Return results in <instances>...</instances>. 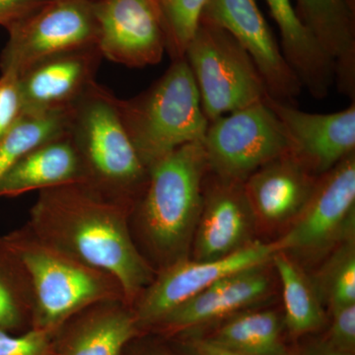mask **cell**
<instances>
[{
    "instance_id": "obj_1",
    "label": "cell",
    "mask_w": 355,
    "mask_h": 355,
    "mask_svg": "<svg viewBox=\"0 0 355 355\" xmlns=\"http://www.w3.org/2000/svg\"><path fill=\"white\" fill-rule=\"evenodd\" d=\"M130 209L87 184H65L39 191L26 225L41 241L113 275L132 307L156 272L133 242Z\"/></svg>"
},
{
    "instance_id": "obj_2",
    "label": "cell",
    "mask_w": 355,
    "mask_h": 355,
    "mask_svg": "<svg viewBox=\"0 0 355 355\" xmlns=\"http://www.w3.org/2000/svg\"><path fill=\"white\" fill-rule=\"evenodd\" d=\"M207 172L202 141L178 147L149 168L128 226L135 246L155 272L188 258L202 214Z\"/></svg>"
},
{
    "instance_id": "obj_3",
    "label": "cell",
    "mask_w": 355,
    "mask_h": 355,
    "mask_svg": "<svg viewBox=\"0 0 355 355\" xmlns=\"http://www.w3.org/2000/svg\"><path fill=\"white\" fill-rule=\"evenodd\" d=\"M31 284L32 330L53 334L67 320L103 301L125 300L113 275L71 258L37 238L27 225L0 237Z\"/></svg>"
},
{
    "instance_id": "obj_4",
    "label": "cell",
    "mask_w": 355,
    "mask_h": 355,
    "mask_svg": "<svg viewBox=\"0 0 355 355\" xmlns=\"http://www.w3.org/2000/svg\"><path fill=\"white\" fill-rule=\"evenodd\" d=\"M118 99L94 81L70 112L69 135L85 166V184L132 207L146 188L149 170L123 125Z\"/></svg>"
},
{
    "instance_id": "obj_5",
    "label": "cell",
    "mask_w": 355,
    "mask_h": 355,
    "mask_svg": "<svg viewBox=\"0 0 355 355\" xmlns=\"http://www.w3.org/2000/svg\"><path fill=\"white\" fill-rule=\"evenodd\" d=\"M123 125L147 169L178 147L202 141L209 121L186 58L173 60L146 92L118 99Z\"/></svg>"
},
{
    "instance_id": "obj_6",
    "label": "cell",
    "mask_w": 355,
    "mask_h": 355,
    "mask_svg": "<svg viewBox=\"0 0 355 355\" xmlns=\"http://www.w3.org/2000/svg\"><path fill=\"white\" fill-rule=\"evenodd\" d=\"M184 58L207 120L265 101L268 91L253 60L223 28L200 20Z\"/></svg>"
},
{
    "instance_id": "obj_7",
    "label": "cell",
    "mask_w": 355,
    "mask_h": 355,
    "mask_svg": "<svg viewBox=\"0 0 355 355\" xmlns=\"http://www.w3.org/2000/svg\"><path fill=\"white\" fill-rule=\"evenodd\" d=\"M202 142L209 171L241 183L266 163L291 151L282 121L266 101L210 121Z\"/></svg>"
},
{
    "instance_id": "obj_8",
    "label": "cell",
    "mask_w": 355,
    "mask_h": 355,
    "mask_svg": "<svg viewBox=\"0 0 355 355\" xmlns=\"http://www.w3.org/2000/svg\"><path fill=\"white\" fill-rule=\"evenodd\" d=\"M7 30L9 40L2 51L0 69L19 76L53 55L98 46L92 0H46Z\"/></svg>"
},
{
    "instance_id": "obj_9",
    "label": "cell",
    "mask_w": 355,
    "mask_h": 355,
    "mask_svg": "<svg viewBox=\"0 0 355 355\" xmlns=\"http://www.w3.org/2000/svg\"><path fill=\"white\" fill-rule=\"evenodd\" d=\"M277 252L280 249L277 241H253L218 260H191L188 257L158 270L132 305L141 334L224 277L254 266H266Z\"/></svg>"
},
{
    "instance_id": "obj_10",
    "label": "cell",
    "mask_w": 355,
    "mask_h": 355,
    "mask_svg": "<svg viewBox=\"0 0 355 355\" xmlns=\"http://www.w3.org/2000/svg\"><path fill=\"white\" fill-rule=\"evenodd\" d=\"M355 154L319 177L307 202L286 234L277 240L280 252L317 256L354 237Z\"/></svg>"
},
{
    "instance_id": "obj_11",
    "label": "cell",
    "mask_w": 355,
    "mask_h": 355,
    "mask_svg": "<svg viewBox=\"0 0 355 355\" xmlns=\"http://www.w3.org/2000/svg\"><path fill=\"white\" fill-rule=\"evenodd\" d=\"M102 57L128 67L158 64L166 39L158 0L94 1Z\"/></svg>"
},
{
    "instance_id": "obj_12",
    "label": "cell",
    "mask_w": 355,
    "mask_h": 355,
    "mask_svg": "<svg viewBox=\"0 0 355 355\" xmlns=\"http://www.w3.org/2000/svg\"><path fill=\"white\" fill-rule=\"evenodd\" d=\"M223 28L253 60L268 97L292 101L300 95L302 83L280 50L256 0H209L202 19Z\"/></svg>"
},
{
    "instance_id": "obj_13",
    "label": "cell",
    "mask_w": 355,
    "mask_h": 355,
    "mask_svg": "<svg viewBox=\"0 0 355 355\" xmlns=\"http://www.w3.org/2000/svg\"><path fill=\"white\" fill-rule=\"evenodd\" d=\"M265 101L282 121L291 153L317 176L355 153L354 102L336 113L311 114L268 96Z\"/></svg>"
},
{
    "instance_id": "obj_14",
    "label": "cell",
    "mask_w": 355,
    "mask_h": 355,
    "mask_svg": "<svg viewBox=\"0 0 355 355\" xmlns=\"http://www.w3.org/2000/svg\"><path fill=\"white\" fill-rule=\"evenodd\" d=\"M210 174L211 182L203 181V207L191 243L197 261L218 260L253 242L256 216L243 183Z\"/></svg>"
},
{
    "instance_id": "obj_15",
    "label": "cell",
    "mask_w": 355,
    "mask_h": 355,
    "mask_svg": "<svg viewBox=\"0 0 355 355\" xmlns=\"http://www.w3.org/2000/svg\"><path fill=\"white\" fill-rule=\"evenodd\" d=\"M102 53L98 46L58 53L20 76L24 114L69 111L95 81Z\"/></svg>"
},
{
    "instance_id": "obj_16",
    "label": "cell",
    "mask_w": 355,
    "mask_h": 355,
    "mask_svg": "<svg viewBox=\"0 0 355 355\" xmlns=\"http://www.w3.org/2000/svg\"><path fill=\"white\" fill-rule=\"evenodd\" d=\"M140 334L125 301H103L79 311L53 331L50 355H123Z\"/></svg>"
},
{
    "instance_id": "obj_17",
    "label": "cell",
    "mask_w": 355,
    "mask_h": 355,
    "mask_svg": "<svg viewBox=\"0 0 355 355\" xmlns=\"http://www.w3.org/2000/svg\"><path fill=\"white\" fill-rule=\"evenodd\" d=\"M268 291L270 279L265 266L247 268L212 284L168 313L144 334L156 333L170 338L239 312L265 297Z\"/></svg>"
},
{
    "instance_id": "obj_18",
    "label": "cell",
    "mask_w": 355,
    "mask_h": 355,
    "mask_svg": "<svg viewBox=\"0 0 355 355\" xmlns=\"http://www.w3.org/2000/svg\"><path fill=\"white\" fill-rule=\"evenodd\" d=\"M317 175L293 153L266 163L245 180V193L256 219L270 224L293 220L314 190Z\"/></svg>"
},
{
    "instance_id": "obj_19",
    "label": "cell",
    "mask_w": 355,
    "mask_h": 355,
    "mask_svg": "<svg viewBox=\"0 0 355 355\" xmlns=\"http://www.w3.org/2000/svg\"><path fill=\"white\" fill-rule=\"evenodd\" d=\"M299 18L333 60L335 83L355 101L354 0H297Z\"/></svg>"
},
{
    "instance_id": "obj_20",
    "label": "cell",
    "mask_w": 355,
    "mask_h": 355,
    "mask_svg": "<svg viewBox=\"0 0 355 355\" xmlns=\"http://www.w3.org/2000/svg\"><path fill=\"white\" fill-rule=\"evenodd\" d=\"M86 181L83 159L67 133L25 154L0 181V198H15L29 191Z\"/></svg>"
},
{
    "instance_id": "obj_21",
    "label": "cell",
    "mask_w": 355,
    "mask_h": 355,
    "mask_svg": "<svg viewBox=\"0 0 355 355\" xmlns=\"http://www.w3.org/2000/svg\"><path fill=\"white\" fill-rule=\"evenodd\" d=\"M282 35V51L303 87L324 99L335 83L333 60L324 53L292 6L291 0H266Z\"/></svg>"
},
{
    "instance_id": "obj_22",
    "label": "cell",
    "mask_w": 355,
    "mask_h": 355,
    "mask_svg": "<svg viewBox=\"0 0 355 355\" xmlns=\"http://www.w3.org/2000/svg\"><path fill=\"white\" fill-rule=\"evenodd\" d=\"M210 342L242 355H286L282 323L272 311L243 313L224 324Z\"/></svg>"
},
{
    "instance_id": "obj_23",
    "label": "cell",
    "mask_w": 355,
    "mask_h": 355,
    "mask_svg": "<svg viewBox=\"0 0 355 355\" xmlns=\"http://www.w3.org/2000/svg\"><path fill=\"white\" fill-rule=\"evenodd\" d=\"M272 261L282 282L287 328L294 335L321 328L324 314L316 286L286 252H277Z\"/></svg>"
},
{
    "instance_id": "obj_24",
    "label": "cell",
    "mask_w": 355,
    "mask_h": 355,
    "mask_svg": "<svg viewBox=\"0 0 355 355\" xmlns=\"http://www.w3.org/2000/svg\"><path fill=\"white\" fill-rule=\"evenodd\" d=\"M34 299L31 284L18 259L0 242V330H32Z\"/></svg>"
},
{
    "instance_id": "obj_25",
    "label": "cell",
    "mask_w": 355,
    "mask_h": 355,
    "mask_svg": "<svg viewBox=\"0 0 355 355\" xmlns=\"http://www.w3.org/2000/svg\"><path fill=\"white\" fill-rule=\"evenodd\" d=\"M70 112L23 114L0 141V181L35 147L69 133Z\"/></svg>"
},
{
    "instance_id": "obj_26",
    "label": "cell",
    "mask_w": 355,
    "mask_h": 355,
    "mask_svg": "<svg viewBox=\"0 0 355 355\" xmlns=\"http://www.w3.org/2000/svg\"><path fill=\"white\" fill-rule=\"evenodd\" d=\"M166 39V51L172 60L184 58L187 48L200 26L209 0H158Z\"/></svg>"
},
{
    "instance_id": "obj_27",
    "label": "cell",
    "mask_w": 355,
    "mask_h": 355,
    "mask_svg": "<svg viewBox=\"0 0 355 355\" xmlns=\"http://www.w3.org/2000/svg\"><path fill=\"white\" fill-rule=\"evenodd\" d=\"M331 308L355 304V250L354 237L345 240L324 266L316 286Z\"/></svg>"
},
{
    "instance_id": "obj_28",
    "label": "cell",
    "mask_w": 355,
    "mask_h": 355,
    "mask_svg": "<svg viewBox=\"0 0 355 355\" xmlns=\"http://www.w3.org/2000/svg\"><path fill=\"white\" fill-rule=\"evenodd\" d=\"M24 114L20 76L2 72L0 77V141Z\"/></svg>"
},
{
    "instance_id": "obj_29",
    "label": "cell",
    "mask_w": 355,
    "mask_h": 355,
    "mask_svg": "<svg viewBox=\"0 0 355 355\" xmlns=\"http://www.w3.org/2000/svg\"><path fill=\"white\" fill-rule=\"evenodd\" d=\"M51 335L37 330L19 335L0 330V355H50Z\"/></svg>"
},
{
    "instance_id": "obj_30",
    "label": "cell",
    "mask_w": 355,
    "mask_h": 355,
    "mask_svg": "<svg viewBox=\"0 0 355 355\" xmlns=\"http://www.w3.org/2000/svg\"><path fill=\"white\" fill-rule=\"evenodd\" d=\"M331 311V347L352 354L355 347V304L336 306Z\"/></svg>"
},
{
    "instance_id": "obj_31",
    "label": "cell",
    "mask_w": 355,
    "mask_h": 355,
    "mask_svg": "<svg viewBox=\"0 0 355 355\" xmlns=\"http://www.w3.org/2000/svg\"><path fill=\"white\" fill-rule=\"evenodd\" d=\"M46 0H0V25L6 29L24 19Z\"/></svg>"
},
{
    "instance_id": "obj_32",
    "label": "cell",
    "mask_w": 355,
    "mask_h": 355,
    "mask_svg": "<svg viewBox=\"0 0 355 355\" xmlns=\"http://www.w3.org/2000/svg\"><path fill=\"white\" fill-rule=\"evenodd\" d=\"M172 336L175 338L174 347L183 355H242L223 349L209 340H200L184 334Z\"/></svg>"
},
{
    "instance_id": "obj_33",
    "label": "cell",
    "mask_w": 355,
    "mask_h": 355,
    "mask_svg": "<svg viewBox=\"0 0 355 355\" xmlns=\"http://www.w3.org/2000/svg\"><path fill=\"white\" fill-rule=\"evenodd\" d=\"M123 355H176L161 347L146 345L142 343L140 335L128 343Z\"/></svg>"
},
{
    "instance_id": "obj_34",
    "label": "cell",
    "mask_w": 355,
    "mask_h": 355,
    "mask_svg": "<svg viewBox=\"0 0 355 355\" xmlns=\"http://www.w3.org/2000/svg\"><path fill=\"white\" fill-rule=\"evenodd\" d=\"M317 355H352L349 352H340L334 349V347H328V349H324L323 352H319Z\"/></svg>"
}]
</instances>
